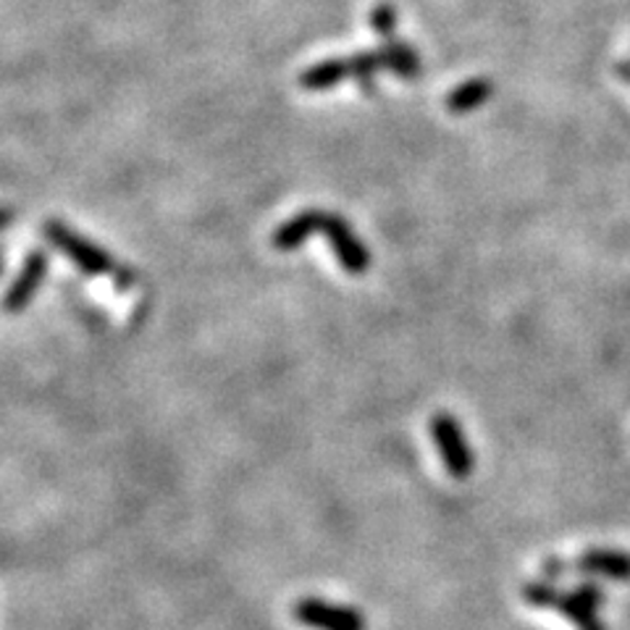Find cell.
I'll return each mask as SVG.
<instances>
[{
  "label": "cell",
  "instance_id": "2",
  "mask_svg": "<svg viewBox=\"0 0 630 630\" xmlns=\"http://www.w3.org/2000/svg\"><path fill=\"white\" fill-rule=\"evenodd\" d=\"M522 599L539 609H554V612L567 618L578 630H607L594 605H588V601L575 592L562 594L558 583H549L544 578L526 583V586H522Z\"/></svg>",
  "mask_w": 630,
  "mask_h": 630
},
{
  "label": "cell",
  "instance_id": "8",
  "mask_svg": "<svg viewBox=\"0 0 630 630\" xmlns=\"http://www.w3.org/2000/svg\"><path fill=\"white\" fill-rule=\"evenodd\" d=\"M575 570L588 575H601V578L630 581V554L618 552V549H588L575 562Z\"/></svg>",
  "mask_w": 630,
  "mask_h": 630
},
{
  "label": "cell",
  "instance_id": "16",
  "mask_svg": "<svg viewBox=\"0 0 630 630\" xmlns=\"http://www.w3.org/2000/svg\"><path fill=\"white\" fill-rule=\"evenodd\" d=\"M16 218V211L11 205H0V232H5Z\"/></svg>",
  "mask_w": 630,
  "mask_h": 630
},
{
  "label": "cell",
  "instance_id": "18",
  "mask_svg": "<svg viewBox=\"0 0 630 630\" xmlns=\"http://www.w3.org/2000/svg\"><path fill=\"white\" fill-rule=\"evenodd\" d=\"M3 271H5V258L0 255V277H3Z\"/></svg>",
  "mask_w": 630,
  "mask_h": 630
},
{
  "label": "cell",
  "instance_id": "6",
  "mask_svg": "<svg viewBox=\"0 0 630 630\" xmlns=\"http://www.w3.org/2000/svg\"><path fill=\"white\" fill-rule=\"evenodd\" d=\"M48 268H50V260L43 250H32L30 255H26L22 268H19L16 279L11 281V286L5 290L3 300H0V307H3L5 313H22L24 307L32 303V297H35V292L40 290V284H43L45 277H48Z\"/></svg>",
  "mask_w": 630,
  "mask_h": 630
},
{
  "label": "cell",
  "instance_id": "15",
  "mask_svg": "<svg viewBox=\"0 0 630 630\" xmlns=\"http://www.w3.org/2000/svg\"><path fill=\"white\" fill-rule=\"evenodd\" d=\"M570 570V565L565 560H560V558H549L541 562V578L549 581V583H558L562 575H565Z\"/></svg>",
  "mask_w": 630,
  "mask_h": 630
},
{
  "label": "cell",
  "instance_id": "3",
  "mask_svg": "<svg viewBox=\"0 0 630 630\" xmlns=\"http://www.w3.org/2000/svg\"><path fill=\"white\" fill-rule=\"evenodd\" d=\"M431 439L437 447L441 462L452 479H468L475 468L473 449L468 445L465 431L458 424V418L449 413H437L431 418Z\"/></svg>",
  "mask_w": 630,
  "mask_h": 630
},
{
  "label": "cell",
  "instance_id": "14",
  "mask_svg": "<svg viewBox=\"0 0 630 630\" xmlns=\"http://www.w3.org/2000/svg\"><path fill=\"white\" fill-rule=\"evenodd\" d=\"M573 592H575V594H578V596H583V599H586V601H588V605H594L596 609H599L601 605H605V599H607V596H605V592H601V588H599V586H596V583H594V581H581V583H578V586H575V588H573Z\"/></svg>",
  "mask_w": 630,
  "mask_h": 630
},
{
  "label": "cell",
  "instance_id": "17",
  "mask_svg": "<svg viewBox=\"0 0 630 630\" xmlns=\"http://www.w3.org/2000/svg\"><path fill=\"white\" fill-rule=\"evenodd\" d=\"M615 71H618V77L622 79V82L630 85V61H618V66H615Z\"/></svg>",
  "mask_w": 630,
  "mask_h": 630
},
{
  "label": "cell",
  "instance_id": "13",
  "mask_svg": "<svg viewBox=\"0 0 630 630\" xmlns=\"http://www.w3.org/2000/svg\"><path fill=\"white\" fill-rule=\"evenodd\" d=\"M371 26L373 32H379L381 37H392L394 30H397V11H394V5L389 3H381L376 9L371 11Z\"/></svg>",
  "mask_w": 630,
  "mask_h": 630
},
{
  "label": "cell",
  "instance_id": "1",
  "mask_svg": "<svg viewBox=\"0 0 630 630\" xmlns=\"http://www.w3.org/2000/svg\"><path fill=\"white\" fill-rule=\"evenodd\" d=\"M43 237L48 239L58 252L66 255V258L79 268V271L87 273V277L116 279L119 271H122V266L113 260V255L109 250H103V247L90 243V239L74 232L69 224H64V221H56V218L45 221Z\"/></svg>",
  "mask_w": 630,
  "mask_h": 630
},
{
  "label": "cell",
  "instance_id": "12",
  "mask_svg": "<svg viewBox=\"0 0 630 630\" xmlns=\"http://www.w3.org/2000/svg\"><path fill=\"white\" fill-rule=\"evenodd\" d=\"M384 71V61H381V53H358L350 58V77L358 79L360 90L373 92L376 90V74Z\"/></svg>",
  "mask_w": 630,
  "mask_h": 630
},
{
  "label": "cell",
  "instance_id": "7",
  "mask_svg": "<svg viewBox=\"0 0 630 630\" xmlns=\"http://www.w3.org/2000/svg\"><path fill=\"white\" fill-rule=\"evenodd\" d=\"M324 216H326V211H320V207H305L303 213L286 218L284 224H281L279 229L273 232L271 245L281 252L297 250L300 245H305L307 237H313V234H320Z\"/></svg>",
  "mask_w": 630,
  "mask_h": 630
},
{
  "label": "cell",
  "instance_id": "11",
  "mask_svg": "<svg viewBox=\"0 0 630 630\" xmlns=\"http://www.w3.org/2000/svg\"><path fill=\"white\" fill-rule=\"evenodd\" d=\"M379 53L381 61H384V69L397 74L402 79H415L420 77V71H424L418 53H415L407 43H402V40L389 37L386 45Z\"/></svg>",
  "mask_w": 630,
  "mask_h": 630
},
{
  "label": "cell",
  "instance_id": "9",
  "mask_svg": "<svg viewBox=\"0 0 630 630\" xmlns=\"http://www.w3.org/2000/svg\"><path fill=\"white\" fill-rule=\"evenodd\" d=\"M492 95H494L492 79H486V77L468 79L465 85H458L447 95V111L454 113V116H465V113L479 111L481 105L488 103Z\"/></svg>",
  "mask_w": 630,
  "mask_h": 630
},
{
  "label": "cell",
  "instance_id": "10",
  "mask_svg": "<svg viewBox=\"0 0 630 630\" xmlns=\"http://www.w3.org/2000/svg\"><path fill=\"white\" fill-rule=\"evenodd\" d=\"M350 77V58H328L300 74V87L305 92H326Z\"/></svg>",
  "mask_w": 630,
  "mask_h": 630
},
{
  "label": "cell",
  "instance_id": "4",
  "mask_svg": "<svg viewBox=\"0 0 630 630\" xmlns=\"http://www.w3.org/2000/svg\"><path fill=\"white\" fill-rule=\"evenodd\" d=\"M297 622L311 630H368L365 615L358 607L337 605V601L305 596L292 607Z\"/></svg>",
  "mask_w": 630,
  "mask_h": 630
},
{
  "label": "cell",
  "instance_id": "5",
  "mask_svg": "<svg viewBox=\"0 0 630 630\" xmlns=\"http://www.w3.org/2000/svg\"><path fill=\"white\" fill-rule=\"evenodd\" d=\"M320 234L328 239L334 258L339 260V266L345 268L350 277H360V273H365L368 268H371V252H368L365 243L355 234L352 226L347 224V218H341L339 213H326Z\"/></svg>",
  "mask_w": 630,
  "mask_h": 630
}]
</instances>
